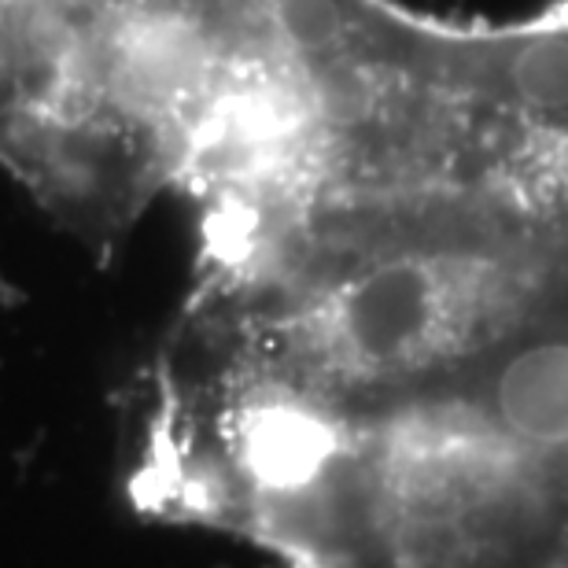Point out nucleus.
<instances>
[{
  "instance_id": "1",
  "label": "nucleus",
  "mask_w": 568,
  "mask_h": 568,
  "mask_svg": "<svg viewBox=\"0 0 568 568\" xmlns=\"http://www.w3.org/2000/svg\"><path fill=\"white\" fill-rule=\"evenodd\" d=\"M339 0H0V170L104 236L166 181L277 214L333 115Z\"/></svg>"
},
{
  "instance_id": "2",
  "label": "nucleus",
  "mask_w": 568,
  "mask_h": 568,
  "mask_svg": "<svg viewBox=\"0 0 568 568\" xmlns=\"http://www.w3.org/2000/svg\"><path fill=\"white\" fill-rule=\"evenodd\" d=\"M498 414L525 439L568 443V344L528 347L498 377Z\"/></svg>"
},
{
  "instance_id": "3",
  "label": "nucleus",
  "mask_w": 568,
  "mask_h": 568,
  "mask_svg": "<svg viewBox=\"0 0 568 568\" xmlns=\"http://www.w3.org/2000/svg\"><path fill=\"white\" fill-rule=\"evenodd\" d=\"M428 317V281L414 270H381L362 281L344 306L347 339L362 355H395Z\"/></svg>"
},
{
  "instance_id": "4",
  "label": "nucleus",
  "mask_w": 568,
  "mask_h": 568,
  "mask_svg": "<svg viewBox=\"0 0 568 568\" xmlns=\"http://www.w3.org/2000/svg\"><path fill=\"white\" fill-rule=\"evenodd\" d=\"M506 89L531 111H568V33L520 41L506 60Z\"/></svg>"
}]
</instances>
